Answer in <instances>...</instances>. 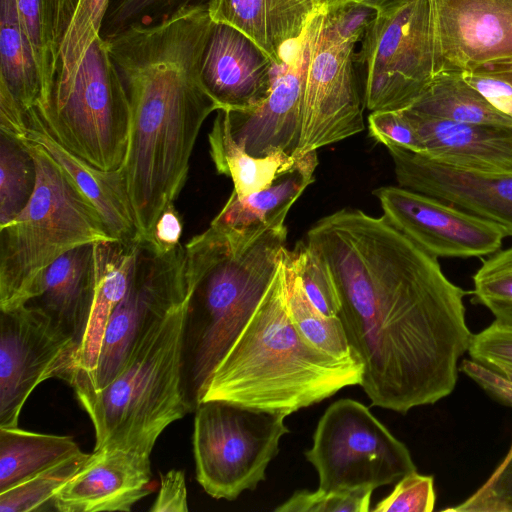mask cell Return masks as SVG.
<instances>
[{"instance_id":"30","label":"cell","mask_w":512,"mask_h":512,"mask_svg":"<svg viewBox=\"0 0 512 512\" xmlns=\"http://www.w3.org/2000/svg\"><path fill=\"white\" fill-rule=\"evenodd\" d=\"M109 1L67 0L58 70L47 103L72 85L88 49L100 36Z\"/></svg>"},{"instance_id":"8","label":"cell","mask_w":512,"mask_h":512,"mask_svg":"<svg viewBox=\"0 0 512 512\" xmlns=\"http://www.w3.org/2000/svg\"><path fill=\"white\" fill-rule=\"evenodd\" d=\"M194 412L196 479L204 491L232 501L255 490L290 432L285 416L222 401L202 402Z\"/></svg>"},{"instance_id":"10","label":"cell","mask_w":512,"mask_h":512,"mask_svg":"<svg viewBox=\"0 0 512 512\" xmlns=\"http://www.w3.org/2000/svg\"><path fill=\"white\" fill-rule=\"evenodd\" d=\"M358 56L365 67V107L371 112L409 107L434 77L429 0H406L377 12Z\"/></svg>"},{"instance_id":"2","label":"cell","mask_w":512,"mask_h":512,"mask_svg":"<svg viewBox=\"0 0 512 512\" xmlns=\"http://www.w3.org/2000/svg\"><path fill=\"white\" fill-rule=\"evenodd\" d=\"M212 25L208 9L200 8L105 40L131 107L120 170L142 238L152 237L160 215L179 196L199 131L220 110L200 76Z\"/></svg>"},{"instance_id":"16","label":"cell","mask_w":512,"mask_h":512,"mask_svg":"<svg viewBox=\"0 0 512 512\" xmlns=\"http://www.w3.org/2000/svg\"><path fill=\"white\" fill-rule=\"evenodd\" d=\"M315 30V15L276 66L268 97L250 111H227L235 141L250 155L294 156L301 136L303 94Z\"/></svg>"},{"instance_id":"4","label":"cell","mask_w":512,"mask_h":512,"mask_svg":"<svg viewBox=\"0 0 512 512\" xmlns=\"http://www.w3.org/2000/svg\"><path fill=\"white\" fill-rule=\"evenodd\" d=\"M362 373L358 357H335L296 327L287 306L283 259L255 312L212 373L200 403L222 401L286 417L360 385Z\"/></svg>"},{"instance_id":"31","label":"cell","mask_w":512,"mask_h":512,"mask_svg":"<svg viewBox=\"0 0 512 512\" xmlns=\"http://www.w3.org/2000/svg\"><path fill=\"white\" fill-rule=\"evenodd\" d=\"M67 0H16L22 26L32 46L40 72L44 106L57 70Z\"/></svg>"},{"instance_id":"44","label":"cell","mask_w":512,"mask_h":512,"mask_svg":"<svg viewBox=\"0 0 512 512\" xmlns=\"http://www.w3.org/2000/svg\"><path fill=\"white\" fill-rule=\"evenodd\" d=\"M151 512H187V488L185 473L179 469H171L161 474L160 489Z\"/></svg>"},{"instance_id":"20","label":"cell","mask_w":512,"mask_h":512,"mask_svg":"<svg viewBox=\"0 0 512 512\" xmlns=\"http://www.w3.org/2000/svg\"><path fill=\"white\" fill-rule=\"evenodd\" d=\"M403 112L416 128L422 155L453 168L512 174V125L463 123Z\"/></svg>"},{"instance_id":"34","label":"cell","mask_w":512,"mask_h":512,"mask_svg":"<svg viewBox=\"0 0 512 512\" xmlns=\"http://www.w3.org/2000/svg\"><path fill=\"white\" fill-rule=\"evenodd\" d=\"M90 454L81 452L0 492V512L42 510L52 503L58 490L80 471Z\"/></svg>"},{"instance_id":"11","label":"cell","mask_w":512,"mask_h":512,"mask_svg":"<svg viewBox=\"0 0 512 512\" xmlns=\"http://www.w3.org/2000/svg\"><path fill=\"white\" fill-rule=\"evenodd\" d=\"M187 291L185 246L179 243L162 249L150 238H139L129 285L108 321L93 379L73 389L74 393L107 386L120 372L149 319Z\"/></svg>"},{"instance_id":"12","label":"cell","mask_w":512,"mask_h":512,"mask_svg":"<svg viewBox=\"0 0 512 512\" xmlns=\"http://www.w3.org/2000/svg\"><path fill=\"white\" fill-rule=\"evenodd\" d=\"M76 344L35 307L0 311V427L18 426L21 410L43 381L72 374Z\"/></svg>"},{"instance_id":"40","label":"cell","mask_w":512,"mask_h":512,"mask_svg":"<svg viewBox=\"0 0 512 512\" xmlns=\"http://www.w3.org/2000/svg\"><path fill=\"white\" fill-rule=\"evenodd\" d=\"M436 493L434 479L412 471L396 482L394 489L379 501L375 512H431L434 510Z\"/></svg>"},{"instance_id":"21","label":"cell","mask_w":512,"mask_h":512,"mask_svg":"<svg viewBox=\"0 0 512 512\" xmlns=\"http://www.w3.org/2000/svg\"><path fill=\"white\" fill-rule=\"evenodd\" d=\"M26 139L40 145L62 168L96 209L112 238L132 242L140 238L121 170L103 171L62 147L44 128L35 108L26 112Z\"/></svg>"},{"instance_id":"15","label":"cell","mask_w":512,"mask_h":512,"mask_svg":"<svg viewBox=\"0 0 512 512\" xmlns=\"http://www.w3.org/2000/svg\"><path fill=\"white\" fill-rule=\"evenodd\" d=\"M434 75L467 74L511 53L512 0H429Z\"/></svg>"},{"instance_id":"6","label":"cell","mask_w":512,"mask_h":512,"mask_svg":"<svg viewBox=\"0 0 512 512\" xmlns=\"http://www.w3.org/2000/svg\"><path fill=\"white\" fill-rule=\"evenodd\" d=\"M23 141L33 155L37 179L26 207L0 226V311L32 300L46 269L66 252L116 240L58 163L37 143Z\"/></svg>"},{"instance_id":"17","label":"cell","mask_w":512,"mask_h":512,"mask_svg":"<svg viewBox=\"0 0 512 512\" xmlns=\"http://www.w3.org/2000/svg\"><path fill=\"white\" fill-rule=\"evenodd\" d=\"M398 186L452 204L501 226L512 236V174L488 175L438 163L399 146H386Z\"/></svg>"},{"instance_id":"47","label":"cell","mask_w":512,"mask_h":512,"mask_svg":"<svg viewBox=\"0 0 512 512\" xmlns=\"http://www.w3.org/2000/svg\"><path fill=\"white\" fill-rule=\"evenodd\" d=\"M472 73H480L489 75L505 81L512 86V37H511V53L504 58L497 59ZM468 74V73H467Z\"/></svg>"},{"instance_id":"25","label":"cell","mask_w":512,"mask_h":512,"mask_svg":"<svg viewBox=\"0 0 512 512\" xmlns=\"http://www.w3.org/2000/svg\"><path fill=\"white\" fill-rule=\"evenodd\" d=\"M210 155L219 174L230 177L238 197H245L273 184L290 170L297 157L276 152L264 157L248 154L233 138L228 112L218 110L208 135Z\"/></svg>"},{"instance_id":"23","label":"cell","mask_w":512,"mask_h":512,"mask_svg":"<svg viewBox=\"0 0 512 512\" xmlns=\"http://www.w3.org/2000/svg\"><path fill=\"white\" fill-rule=\"evenodd\" d=\"M95 243L96 285L88 321L73 357L68 384L88 385L94 376L110 316L129 285L137 242Z\"/></svg>"},{"instance_id":"35","label":"cell","mask_w":512,"mask_h":512,"mask_svg":"<svg viewBox=\"0 0 512 512\" xmlns=\"http://www.w3.org/2000/svg\"><path fill=\"white\" fill-rule=\"evenodd\" d=\"M211 0H110L100 37L107 40L131 27H147L190 11Z\"/></svg>"},{"instance_id":"7","label":"cell","mask_w":512,"mask_h":512,"mask_svg":"<svg viewBox=\"0 0 512 512\" xmlns=\"http://www.w3.org/2000/svg\"><path fill=\"white\" fill-rule=\"evenodd\" d=\"M34 108L46 131L67 151L100 170L121 169L131 107L107 42L100 36L88 49L70 88Z\"/></svg>"},{"instance_id":"48","label":"cell","mask_w":512,"mask_h":512,"mask_svg":"<svg viewBox=\"0 0 512 512\" xmlns=\"http://www.w3.org/2000/svg\"><path fill=\"white\" fill-rule=\"evenodd\" d=\"M366 5L374 8L377 12H383L393 7H396L406 0H358Z\"/></svg>"},{"instance_id":"5","label":"cell","mask_w":512,"mask_h":512,"mask_svg":"<svg viewBox=\"0 0 512 512\" xmlns=\"http://www.w3.org/2000/svg\"><path fill=\"white\" fill-rule=\"evenodd\" d=\"M189 290L144 325L117 376L103 389L75 394L95 433L94 450L151 455L162 432L192 412L184 383Z\"/></svg>"},{"instance_id":"37","label":"cell","mask_w":512,"mask_h":512,"mask_svg":"<svg viewBox=\"0 0 512 512\" xmlns=\"http://www.w3.org/2000/svg\"><path fill=\"white\" fill-rule=\"evenodd\" d=\"M290 254L311 302L323 314L330 317L337 316L340 300L336 284L321 254L305 241L298 243Z\"/></svg>"},{"instance_id":"45","label":"cell","mask_w":512,"mask_h":512,"mask_svg":"<svg viewBox=\"0 0 512 512\" xmlns=\"http://www.w3.org/2000/svg\"><path fill=\"white\" fill-rule=\"evenodd\" d=\"M463 77L494 108L512 118L511 85L498 78L480 73L463 74Z\"/></svg>"},{"instance_id":"3","label":"cell","mask_w":512,"mask_h":512,"mask_svg":"<svg viewBox=\"0 0 512 512\" xmlns=\"http://www.w3.org/2000/svg\"><path fill=\"white\" fill-rule=\"evenodd\" d=\"M288 212L249 227L212 221L185 245L189 297L184 383L192 411L279 270L288 251Z\"/></svg>"},{"instance_id":"46","label":"cell","mask_w":512,"mask_h":512,"mask_svg":"<svg viewBox=\"0 0 512 512\" xmlns=\"http://www.w3.org/2000/svg\"><path fill=\"white\" fill-rule=\"evenodd\" d=\"M182 222L174 203L165 208L155 224L150 239L162 249H170L180 243Z\"/></svg>"},{"instance_id":"50","label":"cell","mask_w":512,"mask_h":512,"mask_svg":"<svg viewBox=\"0 0 512 512\" xmlns=\"http://www.w3.org/2000/svg\"><path fill=\"white\" fill-rule=\"evenodd\" d=\"M509 451H510V452H512V445H511V448H510V450H509Z\"/></svg>"},{"instance_id":"39","label":"cell","mask_w":512,"mask_h":512,"mask_svg":"<svg viewBox=\"0 0 512 512\" xmlns=\"http://www.w3.org/2000/svg\"><path fill=\"white\" fill-rule=\"evenodd\" d=\"M444 511L512 512V452H508L488 480L470 497Z\"/></svg>"},{"instance_id":"32","label":"cell","mask_w":512,"mask_h":512,"mask_svg":"<svg viewBox=\"0 0 512 512\" xmlns=\"http://www.w3.org/2000/svg\"><path fill=\"white\" fill-rule=\"evenodd\" d=\"M284 281L288 310L300 332L315 346L335 357H358L339 317L323 314L307 296L290 251L284 258Z\"/></svg>"},{"instance_id":"36","label":"cell","mask_w":512,"mask_h":512,"mask_svg":"<svg viewBox=\"0 0 512 512\" xmlns=\"http://www.w3.org/2000/svg\"><path fill=\"white\" fill-rule=\"evenodd\" d=\"M473 283V302L492 313L493 323L512 330V246L483 260Z\"/></svg>"},{"instance_id":"42","label":"cell","mask_w":512,"mask_h":512,"mask_svg":"<svg viewBox=\"0 0 512 512\" xmlns=\"http://www.w3.org/2000/svg\"><path fill=\"white\" fill-rule=\"evenodd\" d=\"M468 354L471 360L512 380V330L492 322L473 334Z\"/></svg>"},{"instance_id":"29","label":"cell","mask_w":512,"mask_h":512,"mask_svg":"<svg viewBox=\"0 0 512 512\" xmlns=\"http://www.w3.org/2000/svg\"><path fill=\"white\" fill-rule=\"evenodd\" d=\"M406 109L428 117L463 123L512 125L462 74H435L429 86Z\"/></svg>"},{"instance_id":"19","label":"cell","mask_w":512,"mask_h":512,"mask_svg":"<svg viewBox=\"0 0 512 512\" xmlns=\"http://www.w3.org/2000/svg\"><path fill=\"white\" fill-rule=\"evenodd\" d=\"M151 455L125 448L94 450L52 500L59 512L130 511L149 493Z\"/></svg>"},{"instance_id":"41","label":"cell","mask_w":512,"mask_h":512,"mask_svg":"<svg viewBox=\"0 0 512 512\" xmlns=\"http://www.w3.org/2000/svg\"><path fill=\"white\" fill-rule=\"evenodd\" d=\"M377 11L358 0H347L323 12V27L335 43L355 46L361 41Z\"/></svg>"},{"instance_id":"43","label":"cell","mask_w":512,"mask_h":512,"mask_svg":"<svg viewBox=\"0 0 512 512\" xmlns=\"http://www.w3.org/2000/svg\"><path fill=\"white\" fill-rule=\"evenodd\" d=\"M369 135L385 146L395 145L422 154L418 132L403 110L373 111L368 116Z\"/></svg>"},{"instance_id":"1","label":"cell","mask_w":512,"mask_h":512,"mask_svg":"<svg viewBox=\"0 0 512 512\" xmlns=\"http://www.w3.org/2000/svg\"><path fill=\"white\" fill-rule=\"evenodd\" d=\"M305 242L324 258L338 317L362 363L360 386L373 406L401 414L450 395L473 334L467 294L438 260L383 215L343 208L318 220Z\"/></svg>"},{"instance_id":"38","label":"cell","mask_w":512,"mask_h":512,"mask_svg":"<svg viewBox=\"0 0 512 512\" xmlns=\"http://www.w3.org/2000/svg\"><path fill=\"white\" fill-rule=\"evenodd\" d=\"M373 489L311 492L298 490L274 509L276 512H367Z\"/></svg>"},{"instance_id":"24","label":"cell","mask_w":512,"mask_h":512,"mask_svg":"<svg viewBox=\"0 0 512 512\" xmlns=\"http://www.w3.org/2000/svg\"><path fill=\"white\" fill-rule=\"evenodd\" d=\"M208 11L214 22L244 33L279 66L283 49L303 34L320 10L317 0H211Z\"/></svg>"},{"instance_id":"18","label":"cell","mask_w":512,"mask_h":512,"mask_svg":"<svg viewBox=\"0 0 512 512\" xmlns=\"http://www.w3.org/2000/svg\"><path fill=\"white\" fill-rule=\"evenodd\" d=\"M275 63L235 27L214 22L202 61L201 81L220 110L245 112L269 95Z\"/></svg>"},{"instance_id":"9","label":"cell","mask_w":512,"mask_h":512,"mask_svg":"<svg viewBox=\"0 0 512 512\" xmlns=\"http://www.w3.org/2000/svg\"><path fill=\"white\" fill-rule=\"evenodd\" d=\"M304 455L325 491L376 489L417 470L407 446L362 403L343 398L318 421Z\"/></svg>"},{"instance_id":"14","label":"cell","mask_w":512,"mask_h":512,"mask_svg":"<svg viewBox=\"0 0 512 512\" xmlns=\"http://www.w3.org/2000/svg\"><path fill=\"white\" fill-rule=\"evenodd\" d=\"M373 194L386 219L436 259L488 256L507 236L491 221L410 189L384 186Z\"/></svg>"},{"instance_id":"13","label":"cell","mask_w":512,"mask_h":512,"mask_svg":"<svg viewBox=\"0 0 512 512\" xmlns=\"http://www.w3.org/2000/svg\"><path fill=\"white\" fill-rule=\"evenodd\" d=\"M354 50L355 46L333 42L323 27V11L315 14L295 157L364 130V102L358 89Z\"/></svg>"},{"instance_id":"33","label":"cell","mask_w":512,"mask_h":512,"mask_svg":"<svg viewBox=\"0 0 512 512\" xmlns=\"http://www.w3.org/2000/svg\"><path fill=\"white\" fill-rule=\"evenodd\" d=\"M36 179L35 161L27 144L0 131V226L26 207Z\"/></svg>"},{"instance_id":"27","label":"cell","mask_w":512,"mask_h":512,"mask_svg":"<svg viewBox=\"0 0 512 512\" xmlns=\"http://www.w3.org/2000/svg\"><path fill=\"white\" fill-rule=\"evenodd\" d=\"M317 164V150L297 157L294 166L279 176L271 186L245 197L231 193L212 221L233 227H249L268 222L282 210L291 208L303 191L314 182Z\"/></svg>"},{"instance_id":"26","label":"cell","mask_w":512,"mask_h":512,"mask_svg":"<svg viewBox=\"0 0 512 512\" xmlns=\"http://www.w3.org/2000/svg\"><path fill=\"white\" fill-rule=\"evenodd\" d=\"M81 452L71 436L0 427V492Z\"/></svg>"},{"instance_id":"49","label":"cell","mask_w":512,"mask_h":512,"mask_svg":"<svg viewBox=\"0 0 512 512\" xmlns=\"http://www.w3.org/2000/svg\"><path fill=\"white\" fill-rule=\"evenodd\" d=\"M347 0H317L320 11H328Z\"/></svg>"},{"instance_id":"22","label":"cell","mask_w":512,"mask_h":512,"mask_svg":"<svg viewBox=\"0 0 512 512\" xmlns=\"http://www.w3.org/2000/svg\"><path fill=\"white\" fill-rule=\"evenodd\" d=\"M95 285V243H87L53 262L42 276L37 295L26 304L41 311L73 339L77 349L90 314Z\"/></svg>"},{"instance_id":"28","label":"cell","mask_w":512,"mask_h":512,"mask_svg":"<svg viewBox=\"0 0 512 512\" xmlns=\"http://www.w3.org/2000/svg\"><path fill=\"white\" fill-rule=\"evenodd\" d=\"M0 85L24 110L42 103L40 72L16 0H0Z\"/></svg>"}]
</instances>
